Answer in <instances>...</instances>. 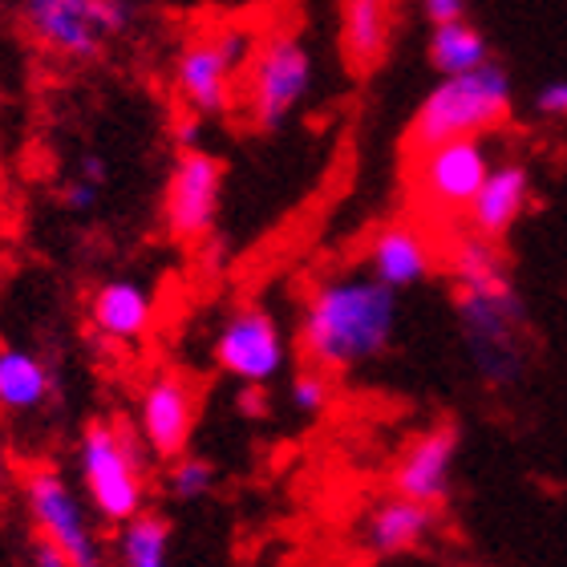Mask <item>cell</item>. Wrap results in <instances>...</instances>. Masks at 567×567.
I'll use <instances>...</instances> for the list:
<instances>
[{
	"mask_svg": "<svg viewBox=\"0 0 567 567\" xmlns=\"http://www.w3.org/2000/svg\"><path fill=\"white\" fill-rule=\"evenodd\" d=\"M437 268H442V248H437V239L430 236V227L414 224V219L385 224L365 248V272L378 284H385L390 292L417 288V284L430 280Z\"/></svg>",
	"mask_w": 567,
	"mask_h": 567,
	"instance_id": "5bb4252c",
	"label": "cell"
},
{
	"mask_svg": "<svg viewBox=\"0 0 567 567\" xmlns=\"http://www.w3.org/2000/svg\"><path fill=\"white\" fill-rule=\"evenodd\" d=\"M146 458L151 454L138 442L134 425L114 417H97L85 425L78 437V491L97 523L118 527L146 511V495H151Z\"/></svg>",
	"mask_w": 567,
	"mask_h": 567,
	"instance_id": "3957f363",
	"label": "cell"
},
{
	"mask_svg": "<svg viewBox=\"0 0 567 567\" xmlns=\"http://www.w3.org/2000/svg\"><path fill=\"white\" fill-rule=\"evenodd\" d=\"M21 498L24 515L37 532V544L53 547L70 567H106V547L97 535L94 511L58 466L24 471Z\"/></svg>",
	"mask_w": 567,
	"mask_h": 567,
	"instance_id": "5b68a950",
	"label": "cell"
},
{
	"mask_svg": "<svg viewBox=\"0 0 567 567\" xmlns=\"http://www.w3.org/2000/svg\"><path fill=\"white\" fill-rule=\"evenodd\" d=\"M9 474H12V458H9V446L0 442V486L9 483Z\"/></svg>",
	"mask_w": 567,
	"mask_h": 567,
	"instance_id": "1f68e13d",
	"label": "cell"
},
{
	"mask_svg": "<svg viewBox=\"0 0 567 567\" xmlns=\"http://www.w3.org/2000/svg\"><path fill=\"white\" fill-rule=\"evenodd\" d=\"M53 398V369L33 349L4 344L0 349V414H37Z\"/></svg>",
	"mask_w": 567,
	"mask_h": 567,
	"instance_id": "d6986e66",
	"label": "cell"
},
{
	"mask_svg": "<svg viewBox=\"0 0 567 567\" xmlns=\"http://www.w3.org/2000/svg\"><path fill=\"white\" fill-rule=\"evenodd\" d=\"M195 390L178 373H154L138 390L134 405V434L146 446V454L158 462H171L187 454L190 434H195Z\"/></svg>",
	"mask_w": 567,
	"mask_h": 567,
	"instance_id": "7c38bea8",
	"label": "cell"
},
{
	"mask_svg": "<svg viewBox=\"0 0 567 567\" xmlns=\"http://www.w3.org/2000/svg\"><path fill=\"white\" fill-rule=\"evenodd\" d=\"M199 134H203V118H199V114H187V118H178V126H175L178 151H190V146H199Z\"/></svg>",
	"mask_w": 567,
	"mask_h": 567,
	"instance_id": "f546056e",
	"label": "cell"
},
{
	"mask_svg": "<svg viewBox=\"0 0 567 567\" xmlns=\"http://www.w3.org/2000/svg\"><path fill=\"white\" fill-rule=\"evenodd\" d=\"M535 110H539L544 118H564L567 122V78L547 82L544 90L535 94Z\"/></svg>",
	"mask_w": 567,
	"mask_h": 567,
	"instance_id": "484cf974",
	"label": "cell"
},
{
	"mask_svg": "<svg viewBox=\"0 0 567 567\" xmlns=\"http://www.w3.org/2000/svg\"><path fill=\"white\" fill-rule=\"evenodd\" d=\"M131 0H21V24L37 45L65 61H94L131 29Z\"/></svg>",
	"mask_w": 567,
	"mask_h": 567,
	"instance_id": "ba28073f",
	"label": "cell"
},
{
	"mask_svg": "<svg viewBox=\"0 0 567 567\" xmlns=\"http://www.w3.org/2000/svg\"><path fill=\"white\" fill-rule=\"evenodd\" d=\"M29 567H70L65 559L45 544H33V556H29Z\"/></svg>",
	"mask_w": 567,
	"mask_h": 567,
	"instance_id": "4dcf8cb0",
	"label": "cell"
},
{
	"mask_svg": "<svg viewBox=\"0 0 567 567\" xmlns=\"http://www.w3.org/2000/svg\"><path fill=\"white\" fill-rule=\"evenodd\" d=\"M215 365L239 385H268L288 365V341L276 324L272 308L239 305L227 312L224 329L215 332Z\"/></svg>",
	"mask_w": 567,
	"mask_h": 567,
	"instance_id": "30bf717a",
	"label": "cell"
},
{
	"mask_svg": "<svg viewBox=\"0 0 567 567\" xmlns=\"http://www.w3.org/2000/svg\"><path fill=\"white\" fill-rule=\"evenodd\" d=\"M90 329L110 344H138L154 324V296L138 280H106L90 296Z\"/></svg>",
	"mask_w": 567,
	"mask_h": 567,
	"instance_id": "e0dca14e",
	"label": "cell"
},
{
	"mask_svg": "<svg viewBox=\"0 0 567 567\" xmlns=\"http://www.w3.org/2000/svg\"><path fill=\"white\" fill-rule=\"evenodd\" d=\"M251 53H256V33L244 24H224L215 33L190 37L175 58V94L187 114L199 118L227 114Z\"/></svg>",
	"mask_w": 567,
	"mask_h": 567,
	"instance_id": "52a82bcc",
	"label": "cell"
},
{
	"mask_svg": "<svg viewBox=\"0 0 567 567\" xmlns=\"http://www.w3.org/2000/svg\"><path fill=\"white\" fill-rule=\"evenodd\" d=\"M511 106H515V85L495 58L471 73L437 78L405 126V151L417 154L454 138H483L507 122Z\"/></svg>",
	"mask_w": 567,
	"mask_h": 567,
	"instance_id": "7a4b0ae2",
	"label": "cell"
},
{
	"mask_svg": "<svg viewBox=\"0 0 567 567\" xmlns=\"http://www.w3.org/2000/svg\"><path fill=\"white\" fill-rule=\"evenodd\" d=\"M527 207H532V171L523 163H491L483 187L462 219H466V231L503 244L511 227L527 215Z\"/></svg>",
	"mask_w": 567,
	"mask_h": 567,
	"instance_id": "9a60e30c",
	"label": "cell"
},
{
	"mask_svg": "<svg viewBox=\"0 0 567 567\" xmlns=\"http://www.w3.org/2000/svg\"><path fill=\"white\" fill-rule=\"evenodd\" d=\"M312 90V53L296 33H272L256 41V53L239 73V102L256 131L272 134L292 118Z\"/></svg>",
	"mask_w": 567,
	"mask_h": 567,
	"instance_id": "8992f818",
	"label": "cell"
},
{
	"mask_svg": "<svg viewBox=\"0 0 567 567\" xmlns=\"http://www.w3.org/2000/svg\"><path fill=\"white\" fill-rule=\"evenodd\" d=\"M422 12L430 24H450L466 17V0H422Z\"/></svg>",
	"mask_w": 567,
	"mask_h": 567,
	"instance_id": "4316f807",
	"label": "cell"
},
{
	"mask_svg": "<svg viewBox=\"0 0 567 567\" xmlns=\"http://www.w3.org/2000/svg\"><path fill=\"white\" fill-rule=\"evenodd\" d=\"M97 199H102V187H94V183H85L82 175H73L65 187H61V207L73 215H90L97 207Z\"/></svg>",
	"mask_w": 567,
	"mask_h": 567,
	"instance_id": "d4e9b609",
	"label": "cell"
},
{
	"mask_svg": "<svg viewBox=\"0 0 567 567\" xmlns=\"http://www.w3.org/2000/svg\"><path fill=\"white\" fill-rule=\"evenodd\" d=\"M458 446L462 434L458 425H434L410 442L402 454L398 471H393V495L414 498L422 507L442 511L454 495V471H458Z\"/></svg>",
	"mask_w": 567,
	"mask_h": 567,
	"instance_id": "4fadbf2b",
	"label": "cell"
},
{
	"mask_svg": "<svg viewBox=\"0 0 567 567\" xmlns=\"http://www.w3.org/2000/svg\"><path fill=\"white\" fill-rule=\"evenodd\" d=\"M458 337L474 373L486 385H515L527 373L532 341H527V305L515 280L491 288H458Z\"/></svg>",
	"mask_w": 567,
	"mask_h": 567,
	"instance_id": "277c9868",
	"label": "cell"
},
{
	"mask_svg": "<svg viewBox=\"0 0 567 567\" xmlns=\"http://www.w3.org/2000/svg\"><path fill=\"white\" fill-rule=\"evenodd\" d=\"M393 45V0H341V53L353 73H373Z\"/></svg>",
	"mask_w": 567,
	"mask_h": 567,
	"instance_id": "ac0fdd59",
	"label": "cell"
},
{
	"mask_svg": "<svg viewBox=\"0 0 567 567\" xmlns=\"http://www.w3.org/2000/svg\"><path fill=\"white\" fill-rule=\"evenodd\" d=\"M434 527H437L434 507H422L414 498L390 495L369 507L365 523H361V547L378 559L410 556V551L430 544Z\"/></svg>",
	"mask_w": 567,
	"mask_h": 567,
	"instance_id": "2e32d148",
	"label": "cell"
},
{
	"mask_svg": "<svg viewBox=\"0 0 567 567\" xmlns=\"http://www.w3.org/2000/svg\"><path fill=\"white\" fill-rule=\"evenodd\" d=\"M73 175H82L85 183H94V187H106V178H110V163L106 158H102V154H82V158H78V171H73Z\"/></svg>",
	"mask_w": 567,
	"mask_h": 567,
	"instance_id": "f1b7e54d",
	"label": "cell"
},
{
	"mask_svg": "<svg viewBox=\"0 0 567 567\" xmlns=\"http://www.w3.org/2000/svg\"><path fill=\"white\" fill-rule=\"evenodd\" d=\"M486 61H491V41L466 17L450 24H430V65L442 78H450V73H471L478 65H486Z\"/></svg>",
	"mask_w": 567,
	"mask_h": 567,
	"instance_id": "44dd1931",
	"label": "cell"
},
{
	"mask_svg": "<svg viewBox=\"0 0 567 567\" xmlns=\"http://www.w3.org/2000/svg\"><path fill=\"white\" fill-rule=\"evenodd\" d=\"M329 402H332V381H329V373H320V369L305 365L292 381H288V405H292L296 414L320 417L324 410H329Z\"/></svg>",
	"mask_w": 567,
	"mask_h": 567,
	"instance_id": "cb8c5ba5",
	"label": "cell"
},
{
	"mask_svg": "<svg viewBox=\"0 0 567 567\" xmlns=\"http://www.w3.org/2000/svg\"><path fill=\"white\" fill-rule=\"evenodd\" d=\"M224 203V163L203 146L178 151L163 190V219L175 239H203L219 219Z\"/></svg>",
	"mask_w": 567,
	"mask_h": 567,
	"instance_id": "8fae6325",
	"label": "cell"
},
{
	"mask_svg": "<svg viewBox=\"0 0 567 567\" xmlns=\"http://www.w3.org/2000/svg\"><path fill=\"white\" fill-rule=\"evenodd\" d=\"M410 195L430 219H458L483 187L491 171V151L483 138H454L430 151L410 154Z\"/></svg>",
	"mask_w": 567,
	"mask_h": 567,
	"instance_id": "9c48e42d",
	"label": "cell"
},
{
	"mask_svg": "<svg viewBox=\"0 0 567 567\" xmlns=\"http://www.w3.org/2000/svg\"><path fill=\"white\" fill-rule=\"evenodd\" d=\"M215 483H219V474H215V466L203 458V454H190L187 450V454H178V458L166 462L163 486L175 503H199V498L212 495Z\"/></svg>",
	"mask_w": 567,
	"mask_h": 567,
	"instance_id": "603a6c76",
	"label": "cell"
},
{
	"mask_svg": "<svg viewBox=\"0 0 567 567\" xmlns=\"http://www.w3.org/2000/svg\"><path fill=\"white\" fill-rule=\"evenodd\" d=\"M236 405L244 417H268V385H244Z\"/></svg>",
	"mask_w": 567,
	"mask_h": 567,
	"instance_id": "83f0119b",
	"label": "cell"
},
{
	"mask_svg": "<svg viewBox=\"0 0 567 567\" xmlns=\"http://www.w3.org/2000/svg\"><path fill=\"white\" fill-rule=\"evenodd\" d=\"M398 332V292L361 272L324 276L300 305L296 341L305 365L341 378L385 357Z\"/></svg>",
	"mask_w": 567,
	"mask_h": 567,
	"instance_id": "6da1fadb",
	"label": "cell"
},
{
	"mask_svg": "<svg viewBox=\"0 0 567 567\" xmlns=\"http://www.w3.org/2000/svg\"><path fill=\"white\" fill-rule=\"evenodd\" d=\"M442 268H446L450 284H454V292H458V288H491V284L511 280L503 244L474 236V231H462V236L450 239L446 256H442Z\"/></svg>",
	"mask_w": 567,
	"mask_h": 567,
	"instance_id": "ffe728a7",
	"label": "cell"
},
{
	"mask_svg": "<svg viewBox=\"0 0 567 567\" xmlns=\"http://www.w3.org/2000/svg\"><path fill=\"white\" fill-rule=\"evenodd\" d=\"M114 559L118 567H171V523L154 511H138L134 519L118 523Z\"/></svg>",
	"mask_w": 567,
	"mask_h": 567,
	"instance_id": "7402d4cb",
	"label": "cell"
}]
</instances>
